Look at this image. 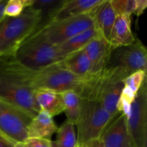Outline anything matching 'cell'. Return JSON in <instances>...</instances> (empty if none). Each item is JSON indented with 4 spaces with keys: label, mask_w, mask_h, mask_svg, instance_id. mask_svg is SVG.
Here are the masks:
<instances>
[{
    "label": "cell",
    "mask_w": 147,
    "mask_h": 147,
    "mask_svg": "<svg viewBox=\"0 0 147 147\" xmlns=\"http://www.w3.org/2000/svg\"><path fill=\"white\" fill-rule=\"evenodd\" d=\"M0 98L21 109L31 119L40 109L34 99V90L24 83L7 64L0 58Z\"/></svg>",
    "instance_id": "277c9868"
},
{
    "label": "cell",
    "mask_w": 147,
    "mask_h": 147,
    "mask_svg": "<svg viewBox=\"0 0 147 147\" xmlns=\"http://www.w3.org/2000/svg\"><path fill=\"white\" fill-rule=\"evenodd\" d=\"M112 7L117 15H126L131 17L134 14L136 0H111Z\"/></svg>",
    "instance_id": "603a6c76"
},
{
    "label": "cell",
    "mask_w": 147,
    "mask_h": 147,
    "mask_svg": "<svg viewBox=\"0 0 147 147\" xmlns=\"http://www.w3.org/2000/svg\"><path fill=\"white\" fill-rule=\"evenodd\" d=\"M91 65V75L104 70L107 65L110 53V45L100 34L92 39L83 48Z\"/></svg>",
    "instance_id": "7c38bea8"
},
{
    "label": "cell",
    "mask_w": 147,
    "mask_h": 147,
    "mask_svg": "<svg viewBox=\"0 0 147 147\" xmlns=\"http://www.w3.org/2000/svg\"><path fill=\"white\" fill-rule=\"evenodd\" d=\"M12 66L19 76L32 89H50L58 92L73 90L80 94L85 80L77 77L57 63L32 70L24 67L14 57Z\"/></svg>",
    "instance_id": "6da1fadb"
},
{
    "label": "cell",
    "mask_w": 147,
    "mask_h": 147,
    "mask_svg": "<svg viewBox=\"0 0 147 147\" xmlns=\"http://www.w3.org/2000/svg\"><path fill=\"white\" fill-rule=\"evenodd\" d=\"M76 147H103L102 144H100V141L98 139H93V140H90L89 142H85V143L82 144L78 145Z\"/></svg>",
    "instance_id": "83f0119b"
},
{
    "label": "cell",
    "mask_w": 147,
    "mask_h": 147,
    "mask_svg": "<svg viewBox=\"0 0 147 147\" xmlns=\"http://www.w3.org/2000/svg\"><path fill=\"white\" fill-rule=\"evenodd\" d=\"M14 56L20 64L32 70L43 68L63 59L57 46L38 42H24Z\"/></svg>",
    "instance_id": "ba28073f"
},
{
    "label": "cell",
    "mask_w": 147,
    "mask_h": 147,
    "mask_svg": "<svg viewBox=\"0 0 147 147\" xmlns=\"http://www.w3.org/2000/svg\"><path fill=\"white\" fill-rule=\"evenodd\" d=\"M57 129L53 116L48 112L40 110L27 126V136L50 139V137L57 132Z\"/></svg>",
    "instance_id": "9a60e30c"
},
{
    "label": "cell",
    "mask_w": 147,
    "mask_h": 147,
    "mask_svg": "<svg viewBox=\"0 0 147 147\" xmlns=\"http://www.w3.org/2000/svg\"><path fill=\"white\" fill-rule=\"evenodd\" d=\"M31 118L21 109L0 98V131L16 143L28 139L27 129Z\"/></svg>",
    "instance_id": "30bf717a"
},
{
    "label": "cell",
    "mask_w": 147,
    "mask_h": 147,
    "mask_svg": "<svg viewBox=\"0 0 147 147\" xmlns=\"http://www.w3.org/2000/svg\"><path fill=\"white\" fill-rule=\"evenodd\" d=\"M75 125L65 121L57 131V139L53 142V147H76L77 139L75 132Z\"/></svg>",
    "instance_id": "44dd1931"
},
{
    "label": "cell",
    "mask_w": 147,
    "mask_h": 147,
    "mask_svg": "<svg viewBox=\"0 0 147 147\" xmlns=\"http://www.w3.org/2000/svg\"><path fill=\"white\" fill-rule=\"evenodd\" d=\"M16 142L0 131V147H14Z\"/></svg>",
    "instance_id": "4316f807"
},
{
    "label": "cell",
    "mask_w": 147,
    "mask_h": 147,
    "mask_svg": "<svg viewBox=\"0 0 147 147\" xmlns=\"http://www.w3.org/2000/svg\"><path fill=\"white\" fill-rule=\"evenodd\" d=\"M106 67L119 73L125 78L137 71L146 73L147 50L141 40L136 39L129 45L111 50Z\"/></svg>",
    "instance_id": "52a82bcc"
},
{
    "label": "cell",
    "mask_w": 147,
    "mask_h": 147,
    "mask_svg": "<svg viewBox=\"0 0 147 147\" xmlns=\"http://www.w3.org/2000/svg\"><path fill=\"white\" fill-rule=\"evenodd\" d=\"M32 3L33 0H8L4 8V16L9 17H18Z\"/></svg>",
    "instance_id": "7402d4cb"
},
{
    "label": "cell",
    "mask_w": 147,
    "mask_h": 147,
    "mask_svg": "<svg viewBox=\"0 0 147 147\" xmlns=\"http://www.w3.org/2000/svg\"><path fill=\"white\" fill-rule=\"evenodd\" d=\"M42 20L40 11L27 7L20 16L5 17L0 22V57L14 55Z\"/></svg>",
    "instance_id": "3957f363"
},
{
    "label": "cell",
    "mask_w": 147,
    "mask_h": 147,
    "mask_svg": "<svg viewBox=\"0 0 147 147\" xmlns=\"http://www.w3.org/2000/svg\"><path fill=\"white\" fill-rule=\"evenodd\" d=\"M124 87V79L114 70H104L86 79L80 93L81 98L96 100L110 114L117 113V104Z\"/></svg>",
    "instance_id": "7a4b0ae2"
},
{
    "label": "cell",
    "mask_w": 147,
    "mask_h": 147,
    "mask_svg": "<svg viewBox=\"0 0 147 147\" xmlns=\"http://www.w3.org/2000/svg\"><path fill=\"white\" fill-rule=\"evenodd\" d=\"M14 147H27L24 144V143H16Z\"/></svg>",
    "instance_id": "f546056e"
},
{
    "label": "cell",
    "mask_w": 147,
    "mask_h": 147,
    "mask_svg": "<svg viewBox=\"0 0 147 147\" xmlns=\"http://www.w3.org/2000/svg\"><path fill=\"white\" fill-rule=\"evenodd\" d=\"M94 25L89 12L71 18L52 21L36 30L24 42H38L58 46Z\"/></svg>",
    "instance_id": "5b68a950"
},
{
    "label": "cell",
    "mask_w": 147,
    "mask_h": 147,
    "mask_svg": "<svg viewBox=\"0 0 147 147\" xmlns=\"http://www.w3.org/2000/svg\"><path fill=\"white\" fill-rule=\"evenodd\" d=\"M34 99L40 110L48 112L53 117L64 111L63 100L60 92L50 89H36L34 90Z\"/></svg>",
    "instance_id": "ac0fdd59"
},
{
    "label": "cell",
    "mask_w": 147,
    "mask_h": 147,
    "mask_svg": "<svg viewBox=\"0 0 147 147\" xmlns=\"http://www.w3.org/2000/svg\"><path fill=\"white\" fill-rule=\"evenodd\" d=\"M135 40L136 37L131 27V17L126 15L116 16L109 39L111 50L132 44Z\"/></svg>",
    "instance_id": "5bb4252c"
},
{
    "label": "cell",
    "mask_w": 147,
    "mask_h": 147,
    "mask_svg": "<svg viewBox=\"0 0 147 147\" xmlns=\"http://www.w3.org/2000/svg\"><path fill=\"white\" fill-rule=\"evenodd\" d=\"M128 129L135 147L147 146V81L145 79L131 106Z\"/></svg>",
    "instance_id": "9c48e42d"
},
{
    "label": "cell",
    "mask_w": 147,
    "mask_h": 147,
    "mask_svg": "<svg viewBox=\"0 0 147 147\" xmlns=\"http://www.w3.org/2000/svg\"><path fill=\"white\" fill-rule=\"evenodd\" d=\"M24 144L27 147H53V142L50 139L28 138Z\"/></svg>",
    "instance_id": "d4e9b609"
},
{
    "label": "cell",
    "mask_w": 147,
    "mask_h": 147,
    "mask_svg": "<svg viewBox=\"0 0 147 147\" xmlns=\"http://www.w3.org/2000/svg\"><path fill=\"white\" fill-rule=\"evenodd\" d=\"M63 100L64 113L67 121L76 125L80 107V96L77 91L68 90L60 92Z\"/></svg>",
    "instance_id": "ffe728a7"
},
{
    "label": "cell",
    "mask_w": 147,
    "mask_h": 147,
    "mask_svg": "<svg viewBox=\"0 0 147 147\" xmlns=\"http://www.w3.org/2000/svg\"><path fill=\"white\" fill-rule=\"evenodd\" d=\"M128 116L118 111L98 137L103 147H135L128 129Z\"/></svg>",
    "instance_id": "8fae6325"
},
{
    "label": "cell",
    "mask_w": 147,
    "mask_h": 147,
    "mask_svg": "<svg viewBox=\"0 0 147 147\" xmlns=\"http://www.w3.org/2000/svg\"><path fill=\"white\" fill-rule=\"evenodd\" d=\"M145 79H146V73L144 71L135 72L125 78L124 87L136 94Z\"/></svg>",
    "instance_id": "cb8c5ba5"
},
{
    "label": "cell",
    "mask_w": 147,
    "mask_h": 147,
    "mask_svg": "<svg viewBox=\"0 0 147 147\" xmlns=\"http://www.w3.org/2000/svg\"><path fill=\"white\" fill-rule=\"evenodd\" d=\"M99 34L100 33L96 26H93L90 28L76 34L64 43L57 46L60 54L64 58L67 55L83 50L92 39Z\"/></svg>",
    "instance_id": "d6986e66"
},
{
    "label": "cell",
    "mask_w": 147,
    "mask_h": 147,
    "mask_svg": "<svg viewBox=\"0 0 147 147\" xmlns=\"http://www.w3.org/2000/svg\"><path fill=\"white\" fill-rule=\"evenodd\" d=\"M8 0H0V22L5 17L4 14V8Z\"/></svg>",
    "instance_id": "f1b7e54d"
},
{
    "label": "cell",
    "mask_w": 147,
    "mask_h": 147,
    "mask_svg": "<svg viewBox=\"0 0 147 147\" xmlns=\"http://www.w3.org/2000/svg\"><path fill=\"white\" fill-rule=\"evenodd\" d=\"M89 13L100 35L109 41L116 17L111 0H102L101 2L90 10Z\"/></svg>",
    "instance_id": "4fadbf2b"
},
{
    "label": "cell",
    "mask_w": 147,
    "mask_h": 147,
    "mask_svg": "<svg viewBox=\"0 0 147 147\" xmlns=\"http://www.w3.org/2000/svg\"><path fill=\"white\" fill-rule=\"evenodd\" d=\"M147 7V1L146 0H136V6L134 14L137 17L142 15Z\"/></svg>",
    "instance_id": "484cf974"
},
{
    "label": "cell",
    "mask_w": 147,
    "mask_h": 147,
    "mask_svg": "<svg viewBox=\"0 0 147 147\" xmlns=\"http://www.w3.org/2000/svg\"><path fill=\"white\" fill-rule=\"evenodd\" d=\"M80 107L76 126L77 146L97 139L113 116L96 100L80 98Z\"/></svg>",
    "instance_id": "8992f818"
},
{
    "label": "cell",
    "mask_w": 147,
    "mask_h": 147,
    "mask_svg": "<svg viewBox=\"0 0 147 147\" xmlns=\"http://www.w3.org/2000/svg\"><path fill=\"white\" fill-rule=\"evenodd\" d=\"M59 63L73 75L85 80L91 76L90 60L83 49L67 55Z\"/></svg>",
    "instance_id": "e0dca14e"
},
{
    "label": "cell",
    "mask_w": 147,
    "mask_h": 147,
    "mask_svg": "<svg viewBox=\"0 0 147 147\" xmlns=\"http://www.w3.org/2000/svg\"><path fill=\"white\" fill-rule=\"evenodd\" d=\"M102 0H65L52 17V21H58L65 19L77 17L87 14Z\"/></svg>",
    "instance_id": "2e32d148"
}]
</instances>
